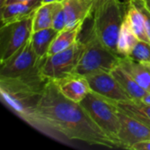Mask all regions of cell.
Instances as JSON below:
<instances>
[{"mask_svg": "<svg viewBox=\"0 0 150 150\" xmlns=\"http://www.w3.org/2000/svg\"><path fill=\"white\" fill-rule=\"evenodd\" d=\"M22 120L57 141H76L109 149L119 148L92 120L81 104L65 98L52 80L48 81L35 108Z\"/></svg>", "mask_w": 150, "mask_h": 150, "instance_id": "obj_1", "label": "cell"}, {"mask_svg": "<svg viewBox=\"0 0 150 150\" xmlns=\"http://www.w3.org/2000/svg\"><path fill=\"white\" fill-rule=\"evenodd\" d=\"M41 67L20 76L0 77L1 98L21 120L38 105L49 81L42 75Z\"/></svg>", "mask_w": 150, "mask_h": 150, "instance_id": "obj_2", "label": "cell"}, {"mask_svg": "<svg viewBox=\"0 0 150 150\" xmlns=\"http://www.w3.org/2000/svg\"><path fill=\"white\" fill-rule=\"evenodd\" d=\"M126 11L127 7L121 0H105L94 7L91 16L92 33L104 46L116 54L117 41Z\"/></svg>", "mask_w": 150, "mask_h": 150, "instance_id": "obj_3", "label": "cell"}, {"mask_svg": "<svg viewBox=\"0 0 150 150\" xmlns=\"http://www.w3.org/2000/svg\"><path fill=\"white\" fill-rule=\"evenodd\" d=\"M83 42V50L74 74L89 76L112 72L120 65L121 56L104 46L90 29Z\"/></svg>", "mask_w": 150, "mask_h": 150, "instance_id": "obj_4", "label": "cell"}, {"mask_svg": "<svg viewBox=\"0 0 150 150\" xmlns=\"http://www.w3.org/2000/svg\"><path fill=\"white\" fill-rule=\"evenodd\" d=\"M80 104L92 120L120 148L118 135L120 120L117 103L91 91Z\"/></svg>", "mask_w": 150, "mask_h": 150, "instance_id": "obj_5", "label": "cell"}, {"mask_svg": "<svg viewBox=\"0 0 150 150\" xmlns=\"http://www.w3.org/2000/svg\"><path fill=\"white\" fill-rule=\"evenodd\" d=\"M33 15L2 24L0 29V63H4L31 39L33 32Z\"/></svg>", "mask_w": 150, "mask_h": 150, "instance_id": "obj_6", "label": "cell"}, {"mask_svg": "<svg viewBox=\"0 0 150 150\" xmlns=\"http://www.w3.org/2000/svg\"><path fill=\"white\" fill-rule=\"evenodd\" d=\"M83 50V42L78 40L69 48L47 55L41 67L42 75L48 80L56 81L74 74Z\"/></svg>", "mask_w": 150, "mask_h": 150, "instance_id": "obj_7", "label": "cell"}, {"mask_svg": "<svg viewBox=\"0 0 150 150\" xmlns=\"http://www.w3.org/2000/svg\"><path fill=\"white\" fill-rule=\"evenodd\" d=\"M45 58H40L36 54L30 39L11 58L1 64L0 77H17L28 74L41 66Z\"/></svg>", "mask_w": 150, "mask_h": 150, "instance_id": "obj_8", "label": "cell"}, {"mask_svg": "<svg viewBox=\"0 0 150 150\" xmlns=\"http://www.w3.org/2000/svg\"><path fill=\"white\" fill-rule=\"evenodd\" d=\"M86 78L92 91L113 102L123 103L133 100L112 72H101L86 76Z\"/></svg>", "mask_w": 150, "mask_h": 150, "instance_id": "obj_9", "label": "cell"}, {"mask_svg": "<svg viewBox=\"0 0 150 150\" xmlns=\"http://www.w3.org/2000/svg\"><path fill=\"white\" fill-rule=\"evenodd\" d=\"M120 130L118 135L120 148L131 149L138 142L150 140V127L119 110Z\"/></svg>", "mask_w": 150, "mask_h": 150, "instance_id": "obj_10", "label": "cell"}, {"mask_svg": "<svg viewBox=\"0 0 150 150\" xmlns=\"http://www.w3.org/2000/svg\"><path fill=\"white\" fill-rule=\"evenodd\" d=\"M54 82L65 98L76 103H81L91 91L86 76L77 74H72Z\"/></svg>", "mask_w": 150, "mask_h": 150, "instance_id": "obj_11", "label": "cell"}, {"mask_svg": "<svg viewBox=\"0 0 150 150\" xmlns=\"http://www.w3.org/2000/svg\"><path fill=\"white\" fill-rule=\"evenodd\" d=\"M62 3L66 17L67 28L83 25L92 16L93 0H65Z\"/></svg>", "mask_w": 150, "mask_h": 150, "instance_id": "obj_12", "label": "cell"}, {"mask_svg": "<svg viewBox=\"0 0 150 150\" xmlns=\"http://www.w3.org/2000/svg\"><path fill=\"white\" fill-rule=\"evenodd\" d=\"M42 4V0H30L1 5L0 12L2 24L20 20L33 16Z\"/></svg>", "mask_w": 150, "mask_h": 150, "instance_id": "obj_13", "label": "cell"}, {"mask_svg": "<svg viewBox=\"0 0 150 150\" xmlns=\"http://www.w3.org/2000/svg\"><path fill=\"white\" fill-rule=\"evenodd\" d=\"M120 66L127 72L144 90L150 92V67L129 57L121 56Z\"/></svg>", "mask_w": 150, "mask_h": 150, "instance_id": "obj_14", "label": "cell"}, {"mask_svg": "<svg viewBox=\"0 0 150 150\" xmlns=\"http://www.w3.org/2000/svg\"><path fill=\"white\" fill-rule=\"evenodd\" d=\"M83 26V25H79L75 27L66 28L59 32L50 46L47 55L66 50L76 44L80 40L79 34L82 32Z\"/></svg>", "mask_w": 150, "mask_h": 150, "instance_id": "obj_15", "label": "cell"}, {"mask_svg": "<svg viewBox=\"0 0 150 150\" xmlns=\"http://www.w3.org/2000/svg\"><path fill=\"white\" fill-rule=\"evenodd\" d=\"M124 19L140 40L150 42L146 30L144 17L139 8L131 0L127 3Z\"/></svg>", "mask_w": 150, "mask_h": 150, "instance_id": "obj_16", "label": "cell"}, {"mask_svg": "<svg viewBox=\"0 0 150 150\" xmlns=\"http://www.w3.org/2000/svg\"><path fill=\"white\" fill-rule=\"evenodd\" d=\"M112 74L120 83L125 91L131 97L133 100L141 101L143 97L148 93L146 90H144L127 72H126L120 65L116 67Z\"/></svg>", "mask_w": 150, "mask_h": 150, "instance_id": "obj_17", "label": "cell"}, {"mask_svg": "<svg viewBox=\"0 0 150 150\" xmlns=\"http://www.w3.org/2000/svg\"><path fill=\"white\" fill-rule=\"evenodd\" d=\"M59 32L53 27L33 31L31 36V43L34 52L40 58H45L48 54L50 46Z\"/></svg>", "mask_w": 150, "mask_h": 150, "instance_id": "obj_18", "label": "cell"}, {"mask_svg": "<svg viewBox=\"0 0 150 150\" xmlns=\"http://www.w3.org/2000/svg\"><path fill=\"white\" fill-rule=\"evenodd\" d=\"M62 5L61 2L42 4L33 15V31L52 27L54 18Z\"/></svg>", "mask_w": 150, "mask_h": 150, "instance_id": "obj_19", "label": "cell"}, {"mask_svg": "<svg viewBox=\"0 0 150 150\" xmlns=\"http://www.w3.org/2000/svg\"><path fill=\"white\" fill-rule=\"evenodd\" d=\"M117 106L120 112L150 127V105L139 100H132L117 103Z\"/></svg>", "mask_w": 150, "mask_h": 150, "instance_id": "obj_20", "label": "cell"}, {"mask_svg": "<svg viewBox=\"0 0 150 150\" xmlns=\"http://www.w3.org/2000/svg\"><path fill=\"white\" fill-rule=\"evenodd\" d=\"M140 40L136 34L132 31L128 24L124 19L120 27L118 41H117V52L120 56H129L132 50Z\"/></svg>", "mask_w": 150, "mask_h": 150, "instance_id": "obj_21", "label": "cell"}, {"mask_svg": "<svg viewBox=\"0 0 150 150\" xmlns=\"http://www.w3.org/2000/svg\"><path fill=\"white\" fill-rule=\"evenodd\" d=\"M138 62L149 65L150 64V42L139 40L129 56H127Z\"/></svg>", "mask_w": 150, "mask_h": 150, "instance_id": "obj_22", "label": "cell"}, {"mask_svg": "<svg viewBox=\"0 0 150 150\" xmlns=\"http://www.w3.org/2000/svg\"><path fill=\"white\" fill-rule=\"evenodd\" d=\"M52 27L55 29L58 32H61L67 28V22H66V17L63 10V6L62 5L61 8L57 11L54 20H53V25Z\"/></svg>", "mask_w": 150, "mask_h": 150, "instance_id": "obj_23", "label": "cell"}, {"mask_svg": "<svg viewBox=\"0 0 150 150\" xmlns=\"http://www.w3.org/2000/svg\"><path fill=\"white\" fill-rule=\"evenodd\" d=\"M131 1L139 8V10L142 11V15L144 17L146 30H147V33H148V36H149L150 40V11L148 9V7L145 5L144 2L142 0H131Z\"/></svg>", "mask_w": 150, "mask_h": 150, "instance_id": "obj_24", "label": "cell"}, {"mask_svg": "<svg viewBox=\"0 0 150 150\" xmlns=\"http://www.w3.org/2000/svg\"><path fill=\"white\" fill-rule=\"evenodd\" d=\"M131 150H150V140L136 143L131 148Z\"/></svg>", "mask_w": 150, "mask_h": 150, "instance_id": "obj_25", "label": "cell"}, {"mask_svg": "<svg viewBox=\"0 0 150 150\" xmlns=\"http://www.w3.org/2000/svg\"><path fill=\"white\" fill-rule=\"evenodd\" d=\"M26 1H30V0H2L1 5H4V4H8L11 3H17V2H26Z\"/></svg>", "mask_w": 150, "mask_h": 150, "instance_id": "obj_26", "label": "cell"}, {"mask_svg": "<svg viewBox=\"0 0 150 150\" xmlns=\"http://www.w3.org/2000/svg\"><path fill=\"white\" fill-rule=\"evenodd\" d=\"M141 101H142L143 103H145L147 105H150V92H148Z\"/></svg>", "mask_w": 150, "mask_h": 150, "instance_id": "obj_27", "label": "cell"}, {"mask_svg": "<svg viewBox=\"0 0 150 150\" xmlns=\"http://www.w3.org/2000/svg\"><path fill=\"white\" fill-rule=\"evenodd\" d=\"M65 0H42L43 4H47V3H57V2H63Z\"/></svg>", "mask_w": 150, "mask_h": 150, "instance_id": "obj_28", "label": "cell"}, {"mask_svg": "<svg viewBox=\"0 0 150 150\" xmlns=\"http://www.w3.org/2000/svg\"><path fill=\"white\" fill-rule=\"evenodd\" d=\"M145 4V5L148 7V9L150 11V0H142Z\"/></svg>", "mask_w": 150, "mask_h": 150, "instance_id": "obj_29", "label": "cell"}, {"mask_svg": "<svg viewBox=\"0 0 150 150\" xmlns=\"http://www.w3.org/2000/svg\"><path fill=\"white\" fill-rule=\"evenodd\" d=\"M93 1H94V7H95L96 5L101 4L102 2H104V1H105V0H93Z\"/></svg>", "mask_w": 150, "mask_h": 150, "instance_id": "obj_30", "label": "cell"}, {"mask_svg": "<svg viewBox=\"0 0 150 150\" xmlns=\"http://www.w3.org/2000/svg\"><path fill=\"white\" fill-rule=\"evenodd\" d=\"M128 1H129V0H126V3L127 4V3H128Z\"/></svg>", "mask_w": 150, "mask_h": 150, "instance_id": "obj_31", "label": "cell"}, {"mask_svg": "<svg viewBox=\"0 0 150 150\" xmlns=\"http://www.w3.org/2000/svg\"><path fill=\"white\" fill-rule=\"evenodd\" d=\"M149 67H150V64H149Z\"/></svg>", "mask_w": 150, "mask_h": 150, "instance_id": "obj_32", "label": "cell"}]
</instances>
